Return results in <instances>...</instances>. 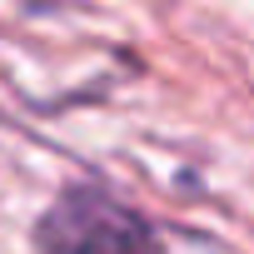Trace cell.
Instances as JSON below:
<instances>
[{
    "label": "cell",
    "mask_w": 254,
    "mask_h": 254,
    "mask_svg": "<svg viewBox=\"0 0 254 254\" xmlns=\"http://www.w3.org/2000/svg\"><path fill=\"white\" fill-rule=\"evenodd\" d=\"M40 254H165L155 224L105 190L60 194L35 224Z\"/></svg>",
    "instance_id": "6da1fadb"
}]
</instances>
